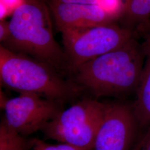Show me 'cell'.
<instances>
[{"mask_svg":"<svg viewBox=\"0 0 150 150\" xmlns=\"http://www.w3.org/2000/svg\"><path fill=\"white\" fill-rule=\"evenodd\" d=\"M30 147H32L31 140H26L2 118L0 125V150H27Z\"/></svg>","mask_w":150,"mask_h":150,"instance_id":"obj_11","label":"cell"},{"mask_svg":"<svg viewBox=\"0 0 150 150\" xmlns=\"http://www.w3.org/2000/svg\"><path fill=\"white\" fill-rule=\"evenodd\" d=\"M142 147L141 150H150V126L147 128L142 137Z\"/></svg>","mask_w":150,"mask_h":150,"instance_id":"obj_15","label":"cell"},{"mask_svg":"<svg viewBox=\"0 0 150 150\" xmlns=\"http://www.w3.org/2000/svg\"><path fill=\"white\" fill-rule=\"evenodd\" d=\"M142 137H139V139L134 144L132 147L130 149V150H141V147H142Z\"/></svg>","mask_w":150,"mask_h":150,"instance_id":"obj_17","label":"cell"},{"mask_svg":"<svg viewBox=\"0 0 150 150\" xmlns=\"http://www.w3.org/2000/svg\"><path fill=\"white\" fill-rule=\"evenodd\" d=\"M142 46L145 62L132 107L140 128L147 129L150 126V30L145 33Z\"/></svg>","mask_w":150,"mask_h":150,"instance_id":"obj_9","label":"cell"},{"mask_svg":"<svg viewBox=\"0 0 150 150\" xmlns=\"http://www.w3.org/2000/svg\"><path fill=\"white\" fill-rule=\"evenodd\" d=\"M109 103L85 98L62 111L41 131L48 139L91 150Z\"/></svg>","mask_w":150,"mask_h":150,"instance_id":"obj_4","label":"cell"},{"mask_svg":"<svg viewBox=\"0 0 150 150\" xmlns=\"http://www.w3.org/2000/svg\"><path fill=\"white\" fill-rule=\"evenodd\" d=\"M48 5L61 33L113 23L116 20L96 4H64L50 1Z\"/></svg>","mask_w":150,"mask_h":150,"instance_id":"obj_8","label":"cell"},{"mask_svg":"<svg viewBox=\"0 0 150 150\" xmlns=\"http://www.w3.org/2000/svg\"><path fill=\"white\" fill-rule=\"evenodd\" d=\"M10 35L9 22L1 20L0 22V42L4 43L8 38Z\"/></svg>","mask_w":150,"mask_h":150,"instance_id":"obj_14","label":"cell"},{"mask_svg":"<svg viewBox=\"0 0 150 150\" xmlns=\"http://www.w3.org/2000/svg\"><path fill=\"white\" fill-rule=\"evenodd\" d=\"M124 26L134 32L150 30V0H125Z\"/></svg>","mask_w":150,"mask_h":150,"instance_id":"obj_10","label":"cell"},{"mask_svg":"<svg viewBox=\"0 0 150 150\" xmlns=\"http://www.w3.org/2000/svg\"><path fill=\"white\" fill-rule=\"evenodd\" d=\"M96 4L116 20L123 16L125 0H97Z\"/></svg>","mask_w":150,"mask_h":150,"instance_id":"obj_12","label":"cell"},{"mask_svg":"<svg viewBox=\"0 0 150 150\" xmlns=\"http://www.w3.org/2000/svg\"><path fill=\"white\" fill-rule=\"evenodd\" d=\"M33 150H80L71 145L62 144L60 145H50L40 139L31 140Z\"/></svg>","mask_w":150,"mask_h":150,"instance_id":"obj_13","label":"cell"},{"mask_svg":"<svg viewBox=\"0 0 150 150\" xmlns=\"http://www.w3.org/2000/svg\"><path fill=\"white\" fill-rule=\"evenodd\" d=\"M1 85L21 93L30 92L62 102L78 96L82 87L66 80L51 66L0 45Z\"/></svg>","mask_w":150,"mask_h":150,"instance_id":"obj_3","label":"cell"},{"mask_svg":"<svg viewBox=\"0 0 150 150\" xmlns=\"http://www.w3.org/2000/svg\"><path fill=\"white\" fill-rule=\"evenodd\" d=\"M70 72L81 64L122 47L136 34L114 23L62 33Z\"/></svg>","mask_w":150,"mask_h":150,"instance_id":"obj_5","label":"cell"},{"mask_svg":"<svg viewBox=\"0 0 150 150\" xmlns=\"http://www.w3.org/2000/svg\"><path fill=\"white\" fill-rule=\"evenodd\" d=\"M145 62L142 43L133 38L122 47L73 70L76 83L95 96L122 97L135 92Z\"/></svg>","mask_w":150,"mask_h":150,"instance_id":"obj_1","label":"cell"},{"mask_svg":"<svg viewBox=\"0 0 150 150\" xmlns=\"http://www.w3.org/2000/svg\"><path fill=\"white\" fill-rule=\"evenodd\" d=\"M62 102L36 93L25 92L7 100L3 107L6 122L22 136L42 130L63 111Z\"/></svg>","mask_w":150,"mask_h":150,"instance_id":"obj_6","label":"cell"},{"mask_svg":"<svg viewBox=\"0 0 150 150\" xmlns=\"http://www.w3.org/2000/svg\"><path fill=\"white\" fill-rule=\"evenodd\" d=\"M141 129L132 105L109 103L97 134L95 150H130Z\"/></svg>","mask_w":150,"mask_h":150,"instance_id":"obj_7","label":"cell"},{"mask_svg":"<svg viewBox=\"0 0 150 150\" xmlns=\"http://www.w3.org/2000/svg\"><path fill=\"white\" fill-rule=\"evenodd\" d=\"M50 13L45 0H23L12 12L10 37L1 45L49 64L60 73L70 72L67 56L54 38Z\"/></svg>","mask_w":150,"mask_h":150,"instance_id":"obj_2","label":"cell"},{"mask_svg":"<svg viewBox=\"0 0 150 150\" xmlns=\"http://www.w3.org/2000/svg\"><path fill=\"white\" fill-rule=\"evenodd\" d=\"M51 1L64 4H96L97 0H50Z\"/></svg>","mask_w":150,"mask_h":150,"instance_id":"obj_16","label":"cell"}]
</instances>
